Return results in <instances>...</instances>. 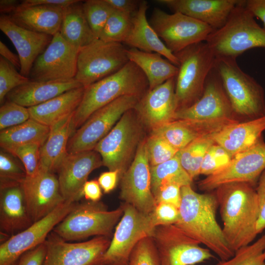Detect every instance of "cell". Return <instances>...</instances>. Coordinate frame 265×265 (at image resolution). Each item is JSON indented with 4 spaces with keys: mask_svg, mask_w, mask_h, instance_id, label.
<instances>
[{
    "mask_svg": "<svg viewBox=\"0 0 265 265\" xmlns=\"http://www.w3.org/2000/svg\"><path fill=\"white\" fill-rule=\"evenodd\" d=\"M59 32L68 43L78 50L97 39L86 19L83 1L77 0L65 8Z\"/></svg>",
    "mask_w": 265,
    "mask_h": 265,
    "instance_id": "cell-34",
    "label": "cell"
},
{
    "mask_svg": "<svg viewBox=\"0 0 265 265\" xmlns=\"http://www.w3.org/2000/svg\"><path fill=\"white\" fill-rule=\"evenodd\" d=\"M148 8L147 2L141 0L138 10L132 15V29L124 43L142 51L159 53L178 66L179 61L175 54L167 48L148 21Z\"/></svg>",
    "mask_w": 265,
    "mask_h": 265,
    "instance_id": "cell-29",
    "label": "cell"
},
{
    "mask_svg": "<svg viewBox=\"0 0 265 265\" xmlns=\"http://www.w3.org/2000/svg\"><path fill=\"white\" fill-rule=\"evenodd\" d=\"M0 29L18 53L21 62L20 73L28 77L34 62L50 43L53 36L22 27L6 14H0Z\"/></svg>",
    "mask_w": 265,
    "mask_h": 265,
    "instance_id": "cell-24",
    "label": "cell"
},
{
    "mask_svg": "<svg viewBox=\"0 0 265 265\" xmlns=\"http://www.w3.org/2000/svg\"><path fill=\"white\" fill-rule=\"evenodd\" d=\"M143 125L133 108L126 111L94 150L109 171H118L120 178L128 169L144 139Z\"/></svg>",
    "mask_w": 265,
    "mask_h": 265,
    "instance_id": "cell-7",
    "label": "cell"
},
{
    "mask_svg": "<svg viewBox=\"0 0 265 265\" xmlns=\"http://www.w3.org/2000/svg\"><path fill=\"white\" fill-rule=\"evenodd\" d=\"M214 68L220 78L234 114L249 120L265 116L263 87L241 69L236 58L215 57Z\"/></svg>",
    "mask_w": 265,
    "mask_h": 265,
    "instance_id": "cell-5",
    "label": "cell"
},
{
    "mask_svg": "<svg viewBox=\"0 0 265 265\" xmlns=\"http://www.w3.org/2000/svg\"><path fill=\"white\" fill-rule=\"evenodd\" d=\"M140 98L136 96H124L95 111L70 137L68 153L94 150L122 115L134 108Z\"/></svg>",
    "mask_w": 265,
    "mask_h": 265,
    "instance_id": "cell-11",
    "label": "cell"
},
{
    "mask_svg": "<svg viewBox=\"0 0 265 265\" xmlns=\"http://www.w3.org/2000/svg\"><path fill=\"white\" fill-rule=\"evenodd\" d=\"M113 9L132 15L138 10L141 0H106Z\"/></svg>",
    "mask_w": 265,
    "mask_h": 265,
    "instance_id": "cell-52",
    "label": "cell"
},
{
    "mask_svg": "<svg viewBox=\"0 0 265 265\" xmlns=\"http://www.w3.org/2000/svg\"><path fill=\"white\" fill-rule=\"evenodd\" d=\"M101 189L98 181H87L82 188L83 196L90 201L98 202L102 196Z\"/></svg>",
    "mask_w": 265,
    "mask_h": 265,
    "instance_id": "cell-54",
    "label": "cell"
},
{
    "mask_svg": "<svg viewBox=\"0 0 265 265\" xmlns=\"http://www.w3.org/2000/svg\"><path fill=\"white\" fill-rule=\"evenodd\" d=\"M122 206L123 214L99 265H128L134 247L143 238L151 237L156 228L150 214L126 203Z\"/></svg>",
    "mask_w": 265,
    "mask_h": 265,
    "instance_id": "cell-10",
    "label": "cell"
},
{
    "mask_svg": "<svg viewBox=\"0 0 265 265\" xmlns=\"http://www.w3.org/2000/svg\"><path fill=\"white\" fill-rule=\"evenodd\" d=\"M77 0H24L21 1V6L50 5L66 7Z\"/></svg>",
    "mask_w": 265,
    "mask_h": 265,
    "instance_id": "cell-56",
    "label": "cell"
},
{
    "mask_svg": "<svg viewBox=\"0 0 265 265\" xmlns=\"http://www.w3.org/2000/svg\"><path fill=\"white\" fill-rule=\"evenodd\" d=\"M2 57H0V103L4 102L7 95L14 89L29 81Z\"/></svg>",
    "mask_w": 265,
    "mask_h": 265,
    "instance_id": "cell-43",
    "label": "cell"
},
{
    "mask_svg": "<svg viewBox=\"0 0 265 265\" xmlns=\"http://www.w3.org/2000/svg\"><path fill=\"white\" fill-rule=\"evenodd\" d=\"M174 54L179 61L175 78L178 110L192 105L201 97L215 56L206 42L191 45Z\"/></svg>",
    "mask_w": 265,
    "mask_h": 265,
    "instance_id": "cell-6",
    "label": "cell"
},
{
    "mask_svg": "<svg viewBox=\"0 0 265 265\" xmlns=\"http://www.w3.org/2000/svg\"><path fill=\"white\" fill-rule=\"evenodd\" d=\"M237 122L233 118L203 120L178 119L151 131V133L161 137L179 151L194 140L216 133Z\"/></svg>",
    "mask_w": 265,
    "mask_h": 265,
    "instance_id": "cell-23",
    "label": "cell"
},
{
    "mask_svg": "<svg viewBox=\"0 0 265 265\" xmlns=\"http://www.w3.org/2000/svg\"><path fill=\"white\" fill-rule=\"evenodd\" d=\"M65 8L50 5H19L8 15L22 27L53 36L59 31Z\"/></svg>",
    "mask_w": 265,
    "mask_h": 265,
    "instance_id": "cell-30",
    "label": "cell"
},
{
    "mask_svg": "<svg viewBox=\"0 0 265 265\" xmlns=\"http://www.w3.org/2000/svg\"><path fill=\"white\" fill-rule=\"evenodd\" d=\"M175 78L148 90L133 108L143 125L151 131L175 120L178 109Z\"/></svg>",
    "mask_w": 265,
    "mask_h": 265,
    "instance_id": "cell-19",
    "label": "cell"
},
{
    "mask_svg": "<svg viewBox=\"0 0 265 265\" xmlns=\"http://www.w3.org/2000/svg\"><path fill=\"white\" fill-rule=\"evenodd\" d=\"M110 241L108 237L97 236L71 243L53 231L45 241L46 253L43 265H99Z\"/></svg>",
    "mask_w": 265,
    "mask_h": 265,
    "instance_id": "cell-16",
    "label": "cell"
},
{
    "mask_svg": "<svg viewBox=\"0 0 265 265\" xmlns=\"http://www.w3.org/2000/svg\"><path fill=\"white\" fill-rule=\"evenodd\" d=\"M30 119L28 109L12 101L4 102L0 108V130L22 124Z\"/></svg>",
    "mask_w": 265,
    "mask_h": 265,
    "instance_id": "cell-47",
    "label": "cell"
},
{
    "mask_svg": "<svg viewBox=\"0 0 265 265\" xmlns=\"http://www.w3.org/2000/svg\"><path fill=\"white\" fill-rule=\"evenodd\" d=\"M148 89V81L143 72L129 61L117 72L85 87L81 101L73 116V132L101 107L124 96L141 98Z\"/></svg>",
    "mask_w": 265,
    "mask_h": 265,
    "instance_id": "cell-3",
    "label": "cell"
},
{
    "mask_svg": "<svg viewBox=\"0 0 265 265\" xmlns=\"http://www.w3.org/2000/svg\"><path fill=\"white\" fill-rule=\"evenodd\" d=\"M0 233L10 237L24 230L33 222L22 185L0 186Z\"/></svg>",
    "mask_w": 265,
    "mask_h": 265,
    "instance_id": "cell-26",
    "label": "cell"
},
{
    "mask_svg": "<svg viewBox=\"0 0 265 265\" xmlns=\"http://www.w3.org/2000/svg\"><path fill=\"white\" fill-rule=\"evenodd\" d=\"M265 170V142L262 139L248 150L233 158L224 168L198 183L202 191L211 192L227 183L243 182L256 187Z\"/></svg>",
    "mask_w": 265,
    "mask_h": 265,
    "instance_id": "cell-15",
    "label": "cell"
},
{
    "mask_svg": "<svg viewBox=\"0 0 265 265\" xmlns=\"http://www.w3.org/2000/svg\"><path fill=\"white\" fill-rule=\"evenodd\" d=\"M214 190L223 223V233L235 253L251 243L258 235L259 206L255 187L247 183H230L222 185Z\"/></svg>",
    "mask_w": 265,
    "mask_h": 265,
    "instance_id": "cell-1",
    "label": "cell"
},
{
    "mask_svg": "<svg viewBox=\"0 0 265 265\" xmlns=\"http://www.w3.org/2000/svg\"><path fill=\"white\" fill-rule=\"evenodd\" d=\"M265 233L254 243L236 250L234 256L216 265H265Z\"/></svg>",
    "mask_w": 265,
    "mask_h": 265,
    "instance_id": "cell-39",
    "label": "cell"
},
{
    "mask_svg": "<svg viewBox=\"0 0 265 265\" xmlns=\"http://www.w3.org/2000/svg\"><path fill=\"white\" fill-rule=\"evenodd\" d=\"M119 179L118 171H108L101 173L98 181L103 191L108 193L115 188Z\"/></svg>",
    "mask_w": 265,
    "mask_h": 265,
    "instance_id": "cell-53",
    "label": "cell"
},
{
    "mask_svg": "<svg viewBox=\"0 0 265 265\" xmlns=\"http://www.w3.org/2000/svg\"><path fill=\"white\" fill-rule=\"evenodd\" d=\"M79 50L68 43L59 32L36 58L28 78L32 80H68L75 78Z\"/></svg>",
    "mask_w": 265,
    "mask_h": 265,
    "instance_id": "cell-18",
    "label": "cell"
},
{
    "mask_svg": "<svg viewBox=\"0 0 265 265\" xmlns=\"http://www.w3.org/2000/svg\"><path fill=\"white\" fill-rule=\"evenodd\" d=\"M127 50L122 43L96 39L79 50L75 78L86 87L117 72L129 61Z\"/></svg>",
    "mask_w": 265,
    "mask_h": 265,
    "instance_id": "cell-9",
    "label": "cell"
},
{
    "mask_svg": "<svg viewBox=\"0 0 265 265\" xmlns=\"http://www.w3.org/2000/svg\"><path fill=\"white\" fill-rule=\"evenodd\" d=\"M232 158L221 146L214 144L207 151L202 161L200 175H212L226 166Z\"/></svg>",
    "mask_w": 265,
    "mask_h": 265,
    "instance_id": "cell-46",
    "label": "cell"
},
{
    "mask_svg": "<svg viewBox=\"0 0 265 265\" xmlns=\"http://www.w3.org/2000/svg\"><path fill=\"white\" fill-rule=\"evenodd\" d=\"M145 142L150 167L170 159L178 152L164 139L153 133L145 137Z\"/></svg>",
    "mask_w": 265,
    "mask_h": 265,
    "instance_id": "cell-44",
    "label": "cell"
},
{
    "mask_svg": "<svg viewBox=\"0 0 265 265\" xmlns=\"http://www.w3.org/2000/svg\"><path fill=\"white\" fill-rule=\"evenodd\" d=\"M21 1L17 0H0V12L2 14L9 15L20 5Z\"/></svg>",
    "mask_w": 265,
    "mask_h": 265,
    "instance_id": "cell-58",
    "label": "cell"
},
{
    "mask_svg": "<svg viewBox=\"0 0 265 265\" xmlns=\"http://www.w3.org/2000/svg\"><path fill=\"white\" fill-rule=\"evenodd\" d=\"M149 22L174 53L191 45L206 42L214 30L208 25L181 13L169 14L158 8L154 9Z\"/></svg>",
    "mask_w": 265,
    "mask_h": 265,
    "instance_id": "cell-12",
    "label": "cell"
},
{
    "mask_svg": "<svg viewBox=\"0 0 265 265\" xmlns=\"http://www.w3.org/2000/svg\"><path fill=\"white\" fill-rule=\"evenodd\" d=\"M21 185L33 222L45 217L65 201L60 191L58 177L54 173L40 169L34 177H26Z\"/></svg>",
    "mask_w": 265,
    "mask_h": 265,
    "instance_id": "cell-21",
    "label": "cell"
},
{
    "mask_svg": "<svg viewBox=\"0 0 265 265\" xmlns=\"http://www.w3.org/2000/svg\"><path fill=\"white\" fill-rule=\"evenodd\" d=\"M150 215L155 227L175 225L180 218L179 209L171 204L160 203L156 205Z\"/></svg>",
    "mask_w": 265,
    "mask_h": 265,
    "instance_id": "cell-48",
    "label": "cell"
},
{
    "mask_svg": "<svg viewBox=\"0 0 265 265\" xmlns=\"http://www.w3.org/2000/svg\"><path fill=\"white\" fill-rule=\"evenodd\" d=\"M245 6L254 17L261 20L265 29V0H245Z\"/></svg>",
    "mask_w": 265,
    "mask_h": 265,
    "instance_id": "cell-55",
    "label": "cell"
},
{
    "mask_svg": "<svg viewBox=\"0 0 265 265\" xmlns=\"http://www.w3.org/2000/svg\"><path fill=\"white\" fill-rule=\"evenodd\" d=\"M132 27V16L113 9L99 39L110 42H125Z\"/></svg>",
    "mask_w": 265,
    "mask_h": 265,
    "instance_id": "cell-38",
    "label": "cell"
},
{
    "mask_svg": "<svg viewBox=\"0 0 265 265\" xmlns=\"http://www.w3.org/2000/svg\"><path fill=\"white\" fill-rule=\"evenodd\" d=\"M14 157L7 152L0 150V186L22 184L25 179V169Z\"/></svg>",
    "mask_w": 265,
    "mask_h": 265,
    "instance_id": "cell-41",
    "label": "cell"
},
{
    "mask_svg": "<svg viewBox=\"0 0 265 265\" xmlns=\"http://www.w3.org/2000/svg\"><path fill=\"white\" fill-rule=\"evenodd\" d=\"M46 253L44 242L22 255L15 265H43Z\"/></svg>",
    "mask_w": 265,
    "mask_h": 265,
    "instance_id": "cell-51",
    "label": "cell"
},
{
    "mask_svg": "<svg viewBox=\"0 0 265 265\" xmlns=\"http://www.w3.org/2000/svg\"><path fill=\"white\" fill-rule=\"evenodd\" d=\"M120 179L121 199L139 211L150 214L156 203L151 189L150 166L145 137L140 143L131 165Z\"/></svg>",
    "mask_w": 265,
    "mask_h": 265,
    "instance_id": "cell-17",
    "label": "cell"
},
{
    "mask_svg": "<svg viewBox=\"0 0 265 265\" xmlns=\"http://www.w3.org/2000/svg\"><path fill=\"white\" fill-rule=\"evenodd\" d=\"M76 204L64 201L45 217L3 241L0 245V265H15L22 255L44 242Z\"/></svg>",
    "mask_w": 265,
    "mask_h": 265,
    "instance_id": "cell-14",
    "label": "cell"
},
{
    "mask_svg": "<svg viewBox=\"0 0 265 265\" xmlns=\"http://www.w3.org/2000/svg\"><path fill=\"white\" fill-rule=\"evenodd\" d=\"M240 0L221 28L213 30L206 42L215 57L236 58L245 51L256 48L265 50V29L256 22Z\"/></svg>",
    "mask_w": 265,
    "mask_h": 265,
    "instance_id": "cell-4",
    "label": "cell"
},
{
    "mask_svg": "<svg viewBox=\"0 0 265 265\" xmlns=\"http://www.w3.org/2000/svg\"><path fill=\"white\" fill-rule=\"evenodd\" d=\"M128 265H160L151 237H145L137 243L131 254Z\"/></svg>",
    "mask_w": 265,
    "mask_h": 265,
    "instance_id": "cell-45",
    "label": "cell"
},
{
    "mask_svg": "<svg viewBox=\"0 0 265 265\" xmlns=\"http://www.w3.org/2000/svg\"><path fill=\"white\" fill-rule=\"evenodd\" d=\"M240 0H158L174 12L205 23L213 30L223 27Z\"/></svg>",
    "mask_w": 265,
    "mask_h": 265,
    "instance_id": "cell-25",
    "label": "cell"
},
{
    "mask_svg": "<svg viewBox=\"0 0 265 265\" xmlns=\"http://www.w3.org/2000/svg\"><path fill=\"white\" fill-rule=\"evenodd\" d=\"M102 165L101 156L94 150L68 154L57 171L65 201L75 202L81 198L82 188L89 174Z\"/></svg>",
    "mask_w": 265,
    "mask_h": 265,
    "instance_id": "cell-22",
    "label": "cell"
},
{
    "mask_svg": "<svg viewBox=\"0 0 265 265\" xmlns=\"http://www.w3.org/2000/svg\"><path fill=\"white\" fill-rule=\"evenodd\" d=\"M214 134L207 135L194 140L177 153L183 168L192 180L200 175L204 157L210 147L215 144Z\"/></svg>",
    "mask_w": 265,
    "mask_h": 265,
    "instance_id": "cell-37",
    "label": "cell"
},
{
    "mask_svg": "<svg viewBox=\"0 0 265 265\" xmlns=\"http://www.w3.org/2000/svg\"><path fill=\"white\" fill-rule=\"evenodd\" d=\"M123 214L122 206L108 211L99 201L76 204L53 231L67 241L81 240L93 236L108 237Z\"/></svg>",
    "mask_w": 265,
    "mask_h": 265,
    "instance_id": "cell-8",
    "label": "cell"
},
{
    "mask_svg": "<svg viewBox=\"0 0 265 265\" xmlns=\"http://www.w3.org/2000/svg\"><path fill=\"white\" fill-rule=\"evenodd\" d=\"M151 237L160 265H195L214 258L211 251L175 225L156 227Z\"/></svg>",
    "mask_w": 265,
    "mask_h": 265,
    "instance_id": "cell-13",
    "label": "cell"
},
{
    "mask_svg": "<svg viewBox=\"0 0 265 265\" xmlns=\"http://www.w3.org/2000/svg\"><path fill=\"white\" fill-rule=\"evenodd\" d=\"M129 61L135 63L143 72L152 90L171 78L176 77L178 67L161 54L131 48L127 50Z\"/></svg>",
    "mask_w": 265,
    "mask_h": 265,
    "instance_id": "cell-33",
    "label": "cell"
},
{
    "mask_svg": "<svg viewBox=\"0 0 265 265\" xmlns=\"http://www.w3.org/2000/svg\"><path fill=\"white\" fill-rule=\"evenodd\" d=\"M83 86L75 78L68 80H29L12 91L6 100L28 108L44 103L68 90Z\"/></svg>",
    "mask_w": 265,
    "mask_h": 265,
    "instance_id": "cell-28",
    "label": "cell"
},
{
    "mask_svg": "<svg viewBox=\"0 0 265 265\" xmlns=\"http://www.w3.org/2000/svg\"><path fill=\"white\" fill-rule=\"evenodd\" d=\"M0 54L8 62L13 65L17 69L20 70L21 62L19 55L11 52L1 41H0Z\"/></svg>",
    "mask_w": 265,
    "mask_h": 265,
    "instance_id": "cell-57",
    "label": "cell"
},
{
    "mask_svg": "<svg viewBox=\"0 0 265 265\" xmlns=\"http://www.w3.org/2000/svg\"><path fill=\"white\" fill-rule=\"evenodd\" d=\"M150 171L153 195L162 186L176 184L182 187L191 186L193 181L183 168L177 154L170 159L150 167Z\"/></svg>",
    "mask_w": 265,
    "mask_h": 265,
    "instance_id": "cell-36",
    "label": "cell"
},
{
    "mask_svg": "<svg viewBox=\"0 0 265 265\" xmlns=\"http://www.w3.org/2000/svg\"><path fill=\"white\" fill-rule=\"evenodd\" d=\"M181 187L176 184H167L160 187L154 194L156 205L167 203L179 208L181 202Z\"/></svg>",
    "mask_w": 265,
    "mask_h": 265,
    "instance_id": "cell-49",
    "label": "cell"
},
{
    "mask_svg": "<svg viewBox=\"0 0 265 265\" xmlns=\"http://www.w3.org/2000/svg\"><path fill=\"white\" fill-rule=\"evenodd\" d=\"M255 190L259 206V216L256 231L259 234L265 229V170L259 178Z\"/></svg>",
    "mask_w": 265,
    "mask_h": 265,
    "instance_id": "cell-50",
    "label": "cell"
},
{
    "mask_svg": "<svg viewBox=\"0 0 265 265\" xmlns=\"http://www.w3.org/2000/svg\"><path fill=\"white\" fill-rule=\"evenodd\" d=\"M84 90V86L72 89L44 103L28 107L30 118L51 127L76 110Z\"/></svg>",
    "mask_w": 265,
    "mask_h": 265,
    "instance_id": "cell-32",
    "label": "cell"
},
{
    "mask_svg": "<svg viewBox=\"0 0 265 265\" xmlns=\"http://www.w3.org/2000/svg\"><path fill=\"white\" fill-rule=\"evenodd\" d=\"M218 202L214 192L199 193L190 186L181 187L180 218L175 224L187 235L204 244L221 261L234 255L216 219Z\"/></svg>",
    "mask_w": 265,
    "mask_h": 265,
    "instance_id": "cell-2",
    "label": "cell"
},
{
    "mask_svg": "<svg viewBox=\"0 0 265 265\" xmlns=\"http://www.w3.org/2000/svg\"><path fill=\"white\" fill-rule=\"evenodd\" d=\"M74 112L50 127L48 137L40 147V169L57 172L68 155L69 140L73 134L72 122Z\"/></svg>",
    "mask_w": 265,
    "mask_h": 265,
    "instance_id": "cell-31",
    "label": "cell"
},
{
    "mask_svg": "<svg viewBox=\"0 0 265 265\" xmlns=\"http://www.w3.org/2000/svg\"><path fill=\"white\" fill-rule=\"evenodd\" d=\"M50 132V127L30 118L22 124L0 131V147L4 150L29 144L42 146Z\"/></svg>",
    "mask_w": 265,
    "mask_h": 265,
    "instance_id": "cell-35",
    "label": "cell"
},
{
    "mask_svg": "<svg viewBox=\"0 0 265 265\" xmlns=\"http://www.w3.org/2000/svg\"><path fill=\"white\" fill-rule=\"evenodd\" d=\"M41 147L39 145L29 144L10 147L3 150L18 158L25 169L26 177L32 178L36 176L40 170Z\"/></svg>",
    "mask_w": 265,
    "mask_h": 265,
    "instance_id": "cell-42",
    "label": "cell"
},
{
    "mask_svg": "<svg viewBox=\"0 0 265 265\" xmlns=\"http://www.w3.org/2000/svg\"><path fill=\"white\" fill-rule=\"evenodd\" d=\"M264 254H265V251H264Z\"/></svg>",
    "mask_w": 265,
    "mask_h": 265,
    "instance_id": "cell-59",
    "label": "cell"
},
{
    "mask_svg": "<svg viewBox=\"0 0 265 265\" xmlns=\"http://www.w3.org/2000/svg\"><path fill=\"white\" fill-rule=\"evenodd\" d=\"M265 116L242 123L230 124L213 134L215 144L233 158L251 148L263 139Z\"/></svg>",
    "mask_w": 265,
    "mask_h": 265,
    "instance_id": "cell-27",
    "label": "cell"
},
{
    "mask_svg": "<svg viewBox=\"0 0 265 265\" xmlns=\"http://www.w3.org/2000/svg\"><path fill=\"white\" fill-rule=\"evenodd\" d=\"M83 9L92 31L99 38L113 8L106 0H87L83 1Z\"/></svg>",
    "mask_w": 265,
    "mask_h": 265,
    "instance_id": "cell-40",
    "label": "cell"
},
{
    "mask_svg": "<svg viewBox=\"0 0 265 265\" xmlns=\"http://www.w3.org/2000/svg\"><path fill=\"white\" fill-rule=\"evenodd\" d=\"M233 114L220 78L213 67L207 77L201 97L192 105L177 110L175 120L233 118Z\"/></svg>",
    "mask_w": 265,
    "mask_h": 265,
    "instance_id": "cell-20",
    "label": "cell"
}]
</instances>
